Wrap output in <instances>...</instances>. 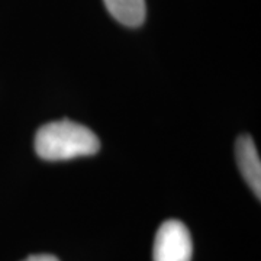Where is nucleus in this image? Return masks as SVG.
Here are the masks:
<instances>
[{
	"label": "nucleus",
	"mask_w": 261,
	"mask_h": 261,
	"mask_svg": "<svg viewBox=\"0 0 261 261\" xmlns=\"http://www.w3.org/2000/svg\"><path fill=\"white\" fill-rule=\"evenodd\" d=\"M108 12L119 23L137 28L144 23L147 16L145 0H103Z\"/></svg>",
	"instance_id": "nucleus-4"
},
{
	"label": "nucleus",
	"mask_w": 261,
	"mask_h": 261,
	"mask_svg": "<svg viewBox=\"0 0 261 261\" xmlns=\"http://www.w3.org/2000/svg\"><path fill=\"white\" fill-rule=\"evenodd\" d=\"M99 149L100 141L93 130L70 119L45 123L35 135V151L47 161L93 155Z\"/></svg>",
	"instance_id": "nucleus-1"
},
{
	"label": "nucleus",
	"mask_w": 261,
	"mask_h": 261,
	"mask_svg": "<svg viewBox=\"0 0 261 261\" xmlns=\"http://www.w3.org/2000/svg\"><path fill=\"white\" fill-rule=\"evenodd\" d=\"M23 261H60L57 257L51 255V254H34L29 255L28 258H25Z\"/></svg>",
	"instance_id": "nucleus-5"
},
{
	"label": "nucleus",
	"mask_w": 261,
	"mask_h": 261,
	"mask_svg": "<svg viewBox=\"0 0 261 261\" xmlns=\"http://www.w3.org/2000/svg\"><path fill=\"white\" fill-rule=\"evenodd\" d=\"M193 243L185 224L176 219L160 225L152 247L154 261H192Z\"/></svg>",
	"instance_id": "nucleus-2"
},
{
	"label": "nucleus",
	"mask_w": 261,
	"mask_h": 261,
	"mask_svg": "<svg viewBox=\"0 0 261 261\" xmlns=\"http://www.w3.org/2000/svg\"><path fill=\"white\" fill-rule=\"evenodd\" d=\"M235 154L244 180L251 187L254 195L261 197V161L257 147L250 135H241L235 144Z\"/></svg>",
	"instance_id": "nucleus-3"
}]
</instances>
